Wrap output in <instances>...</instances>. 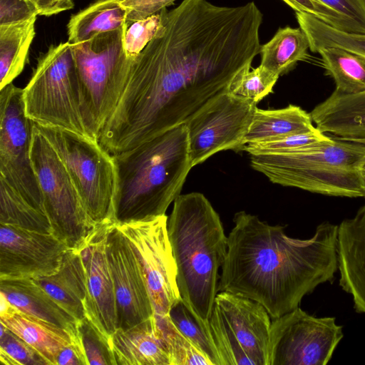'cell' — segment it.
Segmentation results:
<instances>
[{
    "label": "cell",
    "instance_id": "cell-1",
    "mask_svg": "<svg viewBox=\"0 0 365 365\" xmlns=\"http://www.w3.org/2000/svg\"><path fill=\"white\" fill-rule=\"evenodd\" d=\"M163 26L133 57L98 141L111 155L187 120L259 53L262 14L255 2L221 6L182 0L160 11Z\"/></svg>",
    "mask_w": 365,
    "mask_h": 365
},
{
    "label": "cell",
    "instance_id": "cell-2",
    "mask_svg": "<svg viewBox=\"0 0 365 365\" xmlns=\"http://www.w3.org/2000/svg\"><path fill=\"white\" fill-rule=\"evenodd\" d=\"M233 221L219 292L256 301L275 319L299 307L319 285L333 281L339 225L324 222L312 237L302 240L245 211L237 212Z\"/></svg>",
    "mask_w": 365,
    "mask_h": 365
},
{
    "label": "cell",
    "instance_id": "cell-3",
    "mask_svg": "<svg viewBox=\"0 0 365 365\" xmlns=\"http://www.w3.org/2000/svg\"><path fill=\"white\" fill-rule=\"evenodd\" d=\"M113 157L117 177L113 222L116 225L165 215L193 168L185 123Z\"/></svg>",
    "mask_w": 365,
    "mask_h": 365
},
{
    "label": "cell",
    "instance_id": "cell-4",
    "mask_svg": "<svg viewBox=\"0 0 365 365\" xmlns=\"http://www.w3.org/2000/svg\"><path fill=\"white\" fill-rule=\"evenodd\" d=\"M167 229L180 297L200 322L210 328L218 272L227 252V236L220 217L203 194L180 195L174 200Z\"/></svg>",
    "mask_w": 365,
    "mask_h": 365
},
{
    "label": "cell",
    "instance_id": "cell-5",
    "mask_svg": "<svg viewBox=\"0 0 365 365\" xmlns=\"http://www.w3.org/2000/svg\"><path fill=\"white\" fill-rule=\"evenodd\" d=\"M299 152L253 155L252 168L272 182L337 197H365L359 166L365 144L333 137Z\"/></svg>",
    "mask_w": 365,
    "mask_h": 365
},
{
    "label": "cell",
    "instance_id": "cell-6",
    "mask_svg": "<svg viewBox=\"0 0 365 365\" xmlns=\"http://www.w3.org/2000/svg\"><path fill=\"white\" fill-rule=\"evenodd\" d=\"M25 113L33 122L82 135H98L87 110L71 44L52 45L23 88Z\"/></svg>",
    "mask_w": 365,
    "mask_h": 365
},
{
    "label": "cell",
    "instance_id": "cell-7",
    "mask_svg": "<svg viewBox=\"0 0 365 365\" xmlns=\"http://www.w3.org/2000/svg\"><path fill=\"white\" fill-rule=\"evenodd\" d=\"M63 163L84 208L96 225L113 222L116 168L99 143L58 127L37 124Z\"/></svg>",
    "mask_w": 365,
    "mask_h": 365
},
{
    "label": "cell",
    "instance_id": "cell-8",
    "mask_svg": "<svg viewBox=\"0 0 365 365\" xmlns=\"http://www.w3.org/2000/svg\"><path fill=\"white\" fill-rule=\"evenodd\" d=\"M121 28L71 44L86 106L100 135L123 93L133 57L124 49Z\"/></svg>",
    "mask_w": 365,
    "mask_h": 365
},
{
    "label": "cell",
    "instance_id": "cell-9",
    "mask_svg": "<svg viewBox=\"0 0 365 365\" xmlns=\"http://www.w3.org/2000/svg\"><path fill=\"white\" fill-rule=\"evenodd\" d=\"M31 159L53 234L70 249H80L94 232L78 192L58 155L34 122Z\"/></svg>",
    "mask_w": 365,
    "mask_h": 365
},
{
    "label": "cell",
    "instance_id": "cell-10",
    "mask_svg": "<svg viewBox=\"0 0 365 365\" xmlns=\"http://www.w3.org/2000/svg\"><path fill=\"white\" fill-rule=\"evenodd\" d=\"M270 317L256 301L217 294L210 327L220 365H269Z\"/></svg>",
    "mask_w": 365,
    "mask_h": 365
},
{
    "label": "cell",
    "instance_id": "cell-11",
    "mask_svg": "<svg viewBox=\"0 0 365 365\" xmlns=\"http://www.w3.org/2000/svg\"><path fill=\"white\" fill-rule=\"evenodd\" d=\"M33 124L25 113L23 89L12 83L1 89L0 178L29 204L46 212L31 159Z\"/></svg>",
    "mask_w": 365,
    "mask_h": 365
},
{
    "label": "cell",
    "instance_id": "cell-12",
    "mask_svg": "<svg viewBox=\"0 0 365 365\" xmlns=\"http://www.w3.org/2000/svg\"><path fill=\"white\" fill-rule=\"evenodd\" d=\"M343 336L335 317H316L297 307L272 320L269 365H325Z\"/></svg>",
    "mask_w": 365,
    "mask_h": 365
},
{
    "label": "cell",
    "instance_id": "cell-13",
    "mask_svg": "<svg viewBox=\"0 0 365 365\" xmlns=\"http://www.w3.org/2000/svg\"><path fill=\"white\" fill-rule=\"evenodd\" d=\"M256 105L247 98L225 91L195 113L185 123L192 166L220 151L242 150Z\"/></svg>",
    "mask_w": 365,
    "mask_h": 365
},
{
    "label": "cell",
    "instance_id": "cell-14",
    "mask_svg": "<svg viewBox=\"0 0 365 365\" xmlns=\"http://www.w3.org/2000/svg\"><path fill=\"white\" fill-rule=\"evenodd\" d=\"M168 216L116 225L139 259L155 315L169 314L180 299L177 267L168 235Z\"/></svg>",
    "mask_w": 365,
    "mask_h": 365
},
{
    "label": "cell",
    "instance_id": "cell-15",
    "mask_svg": "<svg viewBox=\"0 0 365 365\" xmlns=\"http://www.w3.org/2000/svg\"><path fill=\"white\" fill-rule=\"evenodd\" d=\"M106 253L116 297L117 329H128L153 317L139 259L128 237L114 222L108 227Z\"/></svg>",
    "mask_w": 365,
    "mask_h": 365
},
{
    "label": "cell",
    "instance_id": "cell-16",
    "mask_svg": "<svg viewBox=\"0 0 365 365\" xmlns=\"http://www.w3.org/2000/svg\"><path fill=\"white\" fill-rule=\"evenodd\" d=\"M68 249L53 233L0 224V279L54 274Z\"/></svg>",
    "mask_w": 365,
    "mask_h": 365
},
{
    "label": "cell",
    "instance_id": "cell-17",
    "mask_svg": "<svg viewBox=\"0 0 365 365\" xmlns=\"http://www.w3.org/2000/svg\"><path fill=\"white\" fill-rule=\"evenodd\" d=\"M110 222L98 225L80 250L86 275V317L109 340L117 329L115 287L106 253Z\"/></svg>",
    "mask_w": 365,
    "mask_h": 365
},
{
    "label": "cell",
    "instance_id": "cell-18",
    "mask_svg": "<svg viewBox=\"0 0 365 365\" xmlns=\"http://www.w3.org/2000/svg\"><path fill=\"white\" fill-rule=\"evenodd\" d=\"M339 286L353 299L354 310L365 314V205L338 227Z\"/></svg>",
    "mask_w": 365,
    "mask_h": 365
},
{
    "label": "cell",
    "instance_id": "cell-19",
    "mask_svg": "<svg viewBox=\"0 0 365 365\" xmlns=\"http://www.w3.org/2000/svg\"><path fill=\"white\" fill-rule=\"evenodd\" d=\"M108 341L116 365H170L155 315L128 329H117Z\"/></svg>",
    "mask_w": 365,
    "mask_h": 365
},
{
    "label": "cell",
    "instance_id": "cell-20",
    "mask_svg": "<svg viewBox=\"0 0 365 365\" xmlns=\"http://www.w3.org/2000/svg\"><path fill=\"white\" fill-rule=\"evenodd\" d=\"M315 127L344 140H365V92L344 94L334 91L309 113Z\"/></svg>",
    "mask_w": 365,
    "mask_h": 365
},
{
    "label": "cell",
    "instance_id": "cell-21",
    "mask_svg": "<svg viewBox=\"0 0 365 365\" xmlns=\"http://www.w3.org/2000/svg\"><path fill=\"white\" fill-rule=\"evenodd\" d=\"M0 322L40 353L50 365H56L61 350L78 339L53 324L27 314L0 294Z\"/></svg>",
    "mask_w": 365,
    "mask_h": 365
},
{
    "label": "cell",
    "instance_id": "cell-22",
    "mask_svg": "<svg viewBox=\"0 0 365 365\" xmlns=\"http://www.w3.org/2000/svg\"><path fill=\"white\" fill-rule=\"evenodd\" d=\"M0 294L20 311L66 329L78 339L76 319L34 279H0Z\"/></svg>",
    "mask_w": 365,
    "mask_h": 365
},
{
    "label": "cell",
    "instance_id": "cell-23",
    "mask_svg": "<svg viewBox=\"0 0 365 365\" xmlns=\"http://www.w3.org/2000/svg\"><path fill=\"white\" fill-rule=\"evenodd\" d=\"M34 279L77 322L86 317V275L78 249L66 251L56 274Z\"/></svg>",
    "mask_w": 365,
    "mask_h": 365
},
{
    "label": "cell",
    "instance_id": "cell-24",
    "mask_svg": "<svg viewBox=\"0 0 365 365\" xmlns=\"http://www.w3.org/2000/svg\"><path fill=\"white\" fill-rule=\"evenodd\" d=\"M309 113L297 106L289 105L281 109H255L245 137V145L265 141L316 128Z\"/></svg>",
    "mask_w": 365,
    "mask_h": 365
},
{
    "label": "cell",
    "instance_id": "cell-25",
    "mask_svg": "<svg viewBox=\"0 0 365 365\" xmlns=\"http://www.w3.org/2000/svg\"><path fill=\"white\" fill-rule=\"evenodd\" d=\"M126 19L121 0H97L71 16L67 24L68 42L76 44L117 30L126 24Z\"/></svg>",
    "mask_w": 365,
    "mask_h": 365
},
{
    "label": "cell",
    "instance_id": "cell-26",
    "mask_svg": "<svg viewBox=\"0 0 365 365\" xmlns=\"http://www.w3.org/2000/svg\"><path fill=\"white\" fill-rule=\"evenodd\" d=\"M36 16L0 26V90L23 71L35 36Z\"/></svg>",
    "mask_w": 365,
    "mask_h": 365
},
{
    "label": "cell",
    "instance_id": "cell-27",
    "mask_svg": "<svg viewBox=\"0 0 365 365\" xmlns=\"http://www.w3.org/2000/svg\"><path fill=\"white\" fill-rule=\"evenodd\" d=\"M309 47V38L300 28H280L271 40L261 46L260 66L279 77L299 61H305Z\"/></svg>",
    "mask_w": 365,
    "mask_h": 365
},
{
    "label": "cell",
    "instance_id": "cell-28",
    "mask_svg": "<svg viewBox=\"0 0 365 365\" xmlns=\"http://www.w3.org/2000/svg\"><path fill=\"white\" fill-rule=\"evenodd\" d=\"M321 56L326 73L334 81L335 91L352 95L365 92V57L338 47H324Z\"/></svg>",
    "mask_w": 365,
    "mask_h": 365
},
{
    "label": "cell",
    "instance_id": "cell-29",
    "mask_svg": "<svg viewBox=\"0 0 365 365\" xmlns=\"http://www.w3.org/2000/svg\"><path fill=\"white\" fill-rule=\"evenodd\" d=\"M299 28L307 36L311 51L317 53L324 47H338L365 57V34L336 29L315 16L296 12Z\"/></svg>",
    "mask_w": 365,
    "mask_h": 365
},
{
    "label": "cell",
    "instance_id": "cell-30",
    "mask_svg": "<svg viewBox=\"0 0 365 365\" xmlns=\"http://www.w3.org/2000/svg\"><path fill=\"white\" fill-rule=\"evenodd\" d=\"M0 224L19 227L41 233H53L46 212L24 200L0 178Z\"/></svg>",
    "mask_w": 365,
    "mask_h": 365
},
{
    "label": "cell",
    "instance_id": "cell-31",
    "mask_svg": "<svg viewBox=\"0 0 365 365\" xmlns=\"http://www.w3.org/2000/svg\"><path fill=\"white\" fill-rule=\"evenodd\" d=\"M169 317L175 327L204 353L213 365H220L210 328L200 321L189 309L182 298L170 309Z\"/></svg>",
    "mask_w": 365,
    "mask_h": 365
},
{
    "label": "cell",
    "instance_id": "cell-32",
    "mask_svg": "<svg viewBox=\"0 0 365 365\" xmlns=\"http://www.w3.org/2000/svg\"><path fill=\"white\" fill-rule=\"evenodd\" d=\"M155 317L163 333L170 365H213L211 360L175 327L169 314Z\"/></svg>",
    "mask_w": 365,
    "mask_h": 365
},
{
    "label": "cell",
    "instance_id": "cell-33",
    "mask_svg": "<svg viewBox=\"0 0 365 365\" xmlns=\"http://www.w3.org/2000/svg\"><path fill=\"white\" fill-rule=\"evenodd\" d=\"M333 138L318 128L313 130L246 144L242 150L250 155L296 153L331 143Z\"/></svg>",
    "mask_w": 365,
    "mask_h": 365
},
{
    "label": "cell",
    "instance_id": "cell-34",
    "mask_svg": "<svg viewBox=\"0 0 365 365\" xmlns=\"http://www.w3.org/2000/svg\"><path fill=\"white\" fill-rule=\"evenodd\" d=\"M246 67L230 81L227 92L247 98L256 103L269 94L279 76L262 66L250 71Z\"/></svg>",
    "mask_w": 365,
    "mask_h": 365
},
{
    "label": "cell",
    "instance_id": "cell-35",
    "mask_svg": "<svg viewBox=\"0 0 365 365\" xmlns=\"http://www.w3.org/2000/svg\"><path fill=\"white\" fill-rule=\"evenodd\" d=\"M77 335L88 365H116L108 339L87 317L77 322Z\"/></svg>",
    "mask_w": 365,
    "mask_h": 365
},
{
    "label": "cell",
    "instance_id": "cell-36",
    "mask_svg": "<svg viewBox=\"0 0 365 365\" xmlns=\"http://www.w3.org/2000/svg\"><path fill=\"white\" fill-rule=\"evenodd\" d=\"M0 361L5 365H50L34 348L1 322Z\"/></svg>",
    "mask_w": 365,
    "mask_h": 365
},
{
    "label": "cell",
    "instance_id": "cell-37",
    "mask_svg": "<svg viewBox=\"0 0 365 365\" xmlns=\"http://www.w3.org/2000/svg\"><path fill=\"white\" fill-rule=\"evenodd\" d=\"M127 24L123 38L124 49L128 56L135 57L160 31L162 14L160 11L147 19Z\"/></svg>",
    "mask_w": 365,
    "mask_h": 365
},
{
    "label": "cell",
    "instance_id": "cell-38",
    "mask_svg": "<svg viewBox=\"0 0 365 365\" xmlns=\"http://www.w3.org/2000/svg\"><path fill=\"white\" fill-rule=\"evenodd\" d=\"M282 1L294 9L296 12L311 14L336 29L353 32L349 24L341 15L317 0Z\"/></svg>",
    "mask_w": 365,
    "mask_h": 365
},
{
    "label": "cell",
    "instance_id": "cell-39",
    "mask_svg": "<svg viewBox=\"0 0 365 365\" xmlns=\"http://www.w3.org/2000/svg\"><path fill=\"white\" fill-rule=\"evenodd\" d=\"M341 15L354 33L365 34V2L364 0H317Z\"/></svg>",
    "mask_w": 365,
    "mask_h": 365
},
{
    "label": "cell",
    "instance_id": "cell-40",
    "mask_svg": "<svg viewBox=\"0 0 365 365\" xmlns=\"http://www.w3.org/2000/svg\"><path fill=\"white\" fill-rule=\"evenodd\" d=\"M38 15L31 0H0V26L26 21Z\"/></svg>",
    "mask_w": 365,
    "mask_h": 365
},
{
    "label": "cell",
    "instance_id": "cell-41",
    "mask_svg": "<svg viewBox=\"0 0 365 365\" xmlns=\"http://www.w3.org/2000/svg\"><path fill=\"white\" fill-rule=\"evenodd\" d=\"M176 0H121L127 12V23L147 19L158 14Z\"/></svg>",
    "mask_w": 365,
    "mask_h": 365
},
{
    "label": "cell",
    "instance_id": "cell-42",
    "mask_svg": "<svg viewBox=\"0 0 365 365\" xmlns=\"http://www.w3.org/2000/svg\"><path fill=\"white\" fill-rule=\"evenodd\" d=\"M56 365H88L79 339L71 342L61 350Z\"/></svg>",
    "mask_w": 365,
    "mask_h": 365
},
{
    "label": "cell",
    "instance_id": "cell-43",
    "mask_svg": "<svg viewBox=\"0 0 365 365\" xmlns=\"http://www.w3.org/2000/svg\"><path fill=\"white\" fill-rule=\"evenodd\" d=\"M36 6L38 15L50 16L74 7L73 0H31Z\"/></svg>",
    "mask_w": 365,
    "mask_h": 365
},
{
    "label": "cell",
    "instance_id": "cell-44",
    "mask_svg": "<svg viewBox=\"0 0 365 365\" xmlns=\"http://www.w3.org/2000/svg\"><path fill=\"white\" fill-rule=\"evenodd\" d=\"M356 142H359V143L365 144V140L356 141ZM359 174H360V176H361L363 185H364V187L365 190V156L363 158V160L361 163V165L359 166Z\"/></svg>",
    "mask_w": 365,
    "mask_h": 365
},
{
    "label": "cell",
    "instance_id": "cell-45",
    "mask_svg": "<svg viewBox=\"0 0 365 365\" xmlns=\"http://www.w3.org/2000/svg\"><path fill=\"white\" fill-rule=\"evenodd\" d=\"M364 2H365V0H364Z\"/></svg>",
    "mask_w": 365,
    "mask_h": 365
}]
</instances>
